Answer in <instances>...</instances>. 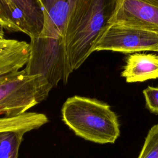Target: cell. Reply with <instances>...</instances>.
Instances as JSON below:
<instances>
[{"mask_svg":"<svg viewBox=\"0 0 158 158\" xmlns=\"http://www.w3.org/2000/svg\"><path fill=\"white\" fill-rule=\"evenodd\" d=\"M44 14L40 35L30 40V57L24 68L32 75L44 76L52 87L67 82L73 72L67 60L65 37L75 0H40Z\"/></svg>","mask_w":158,"mask_h":158,"instance_id":"1","label":"cell"},{"mask_svg":"<svg viewBox=\"0 0 158 158\" xmlns=\"http://www.w3.org/2000/svg\"><path fill=\"white\" fill-rule=\"evenodd\" d=\"M117 0H75L65 37L67 60L73 71L94 51V47L109 24Z\"/></svg>","mask_w":158,"mask_h":158,"instance_id":"2","label":"cell"},{"mask_svg":"<svg viewBox=\"0 0 158 158\" xmlns=\"http://www.w3.org/2000/svg\"><path fill=\"white\" fill-rule=\"evenodd\" d=\"M61 113L65 124L87 141L112 144L120 136L117 115L109 104L96 99L70 97L64 102Z\"/></svg>","mask_w":158,"mask_h":158,"instance_id":"3","label":"cell"},{"mask_svg":"<svg viewBox=\"0 0 158 158\" xmlns=\"http://www.w3.org/2000/svg\"><path fill=\"white\" fill-rule=\"evenodd\" d=\"M53 87L41 75L25 69L0 76V115H21L47 98Z\"/></svg>","mask_w":158,"mask_h":158,"instance_id":"4","label":"cell"},{"mask_svg":"<svg viewBox=\"0 0 158 158\" xmlns=\"http://www.w3.org/2000/svg\"><path fill=\"white\" fill-rule=\"evenodd\" d=\"M94 50L131 54L144 51L158 52V31L117 23L109 24Z\"/></svg>","mask_w":158,"mask_h":158,"instance_id":"5","label":"cell"},{"mask_svg":"<svg viewBox=\"0 0 158 158\" xmlns=\"http://www.w3.org/2000/svg\"><path fill=\"white\" fill-rule=\"evenodd\" d=\"M0 18L12 32H22L30 40L38 36L43 28L44 14L40 0H0Z\"/></svg>","mask_w":158,"mask_h":158,"instance_id":"6","label":"cell"},{"mask_svg":"<svg viewBox=\"0 0 158 158\" xmlns=\"http://www.w3.org/2000/svg\"><path fill=\"white\" fill-rule=\"evenodd\" d=\"M111 23L158 31V0H117Z\"/></svg>","mask_w":158,"mask_h":158,"instance_id":"7","label":"cell"},{"mask_svg":"<svg viewBox=\"0 0 158 158\" xmlns=\"http://www.w3.org/2000/svg\"><path fill=\"white\" fill-rule=\"evenodd\" d=\"M121 76L128 83L158 78V54L135 52L128 55Z\"/></svg>","mask_w":158,"mask_h":158,"instance_id":"8","label":"cell"},{"mask_svg":"<svg viewBox=\"0 0 158 158\" xmlns=\"http://www.w3.org/2000/svg\"><path fill=\"white\" fill-rule=\"evenodd\" d=\"M30 44L23 41L7 39L0 32V76L19 70L27 64Z\"/></svg>","mask_w":158,"mask_h":158,"instance_id":"9","label":"cell"},{"mask_svg":"<svg viewBox=\"0 0 158 158\" xmlns=\"http://www.w3.org/2000/svg\"><path fill=\"white\" fill-rule=\"evenodd\" d=\"M48 122V118L45 114L27 112L17 117H0V131H22L27 133Z\"/></svg>","mask_w":158,"mask_h":158,"instance_id":"10","label":"cell"},{"mask_svg":"<svg viewBox=\"0 0 158 158\" xmlns=\"http://www.w3.org/2000/svg\"><path fill=\"white\" fill-rule=\"evenodd\" d=\"M25 133L22 131H0V158H18L19 149Z\"/></svg>","mask_w":158,"mask_h":158,"instance_id":"11","label":"cell"},{"mask_svg":"<svg viewBox=\"0 0 158 158\" xmlns=\"http://www.w3.org/2000/svg\"><path fill=\"white\" fill-rule=\"evenodd\" d=\"M137 158H158V124L149 130Z\"/></svg>","mask_w":158,"mask_h":158,"instance_id":"12","label":"cell"},{"mask_svg":"<svg viewBox=\"0 0 158 158\" xmlns=\"http://www.w3.org/2000/svg\"><path fill=\"white\" fill-rule=\"evenodd\" d=\"M146 106L154 114H158V87L148 86L143 91Z\"/></svg>","mask_w":158,"mask_h":158,"instance_id":"13","label":"cell"},{"mask_svg":"<svg viewBox=\"0 0 158 158\" xmlns=\"http://www.w3.org/2000/svg\"><path fill=\"white\" fill-rule=\"evenodd\" d=\"M4 30H7L9 31L12 32L10 26L0 18V32L1 33H4Z\"/></svg>","mask_w":158,"mask_h":158,"instance_id":"14","label":"cell"}]
</instances>
